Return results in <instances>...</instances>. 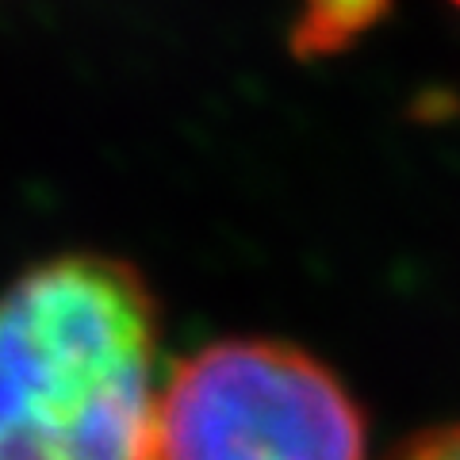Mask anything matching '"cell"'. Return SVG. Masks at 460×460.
<instances>
[{
  "instance_id": "6da1fadb",
  "label": "cell",
  "mask_w": 460,
  "mask_h": 460,
  "mask_svg": "<svg viewBox=\"0 0 460 460\" xmlns=\"http://www.w3.org/2000/svg\"><path fill=\"white\" fill-rule=\"evenodd\" d=\"M165 314L127 257L74 250L0 284V460H157Z\"/></svg>"
},
{
  "instance_id": "7a4b0ae2",
  "label": "cell",
  "mask_w": 460,
  "mask_h": 460,
  "mask_svg": "<svg viewBox=\"0 0 460 460\" xmlns=\"http://www.w3.org/2000/svg\"><path fill=\"white\" fill-rule=\"evenodd\" d=\"M157 460H368V419L304 345L219 338L169 368Z\"/></svg>"
},
{
  "instance_id": "3957f363",
  "label": "cell",
  "mask_w": 460,
  "mask_h": 460,
  "mask_svg": "<svg viewBox=\"0 0 460 460\" xmlns=\"http://www.w3.org/2000/svg\"><path fill=\"white\" fill-rule=\"evenodd\" d=\"M387 0H299L296 31L311 50H338L357 31L376 23Z\"/></svg>"
},
{
  "instance_id": "277c9868",
  "label": "cell",
  "mask_w": 460,
  "mask_h": 460,
  "mask_svg": "<svg viewBox=\"0 0 460 460\" xmlns=\"http://www.w3.org/2000/svg\"><path fill=\"white\" fill-rule=\"evenodd\" d=\"M387 460H460V419L407 438Z\"/></svg>"
},
{
  "instance_id": "5b68a950",
  "label": "cell",
  "mask_w": 460,
  "mask_h": 460,
  "mask_svg": "<svg viewBox=\"0 0 460 460\" xmlns=\"http://www.w3.org/2000/svg\"><path fill=\"white\" fill-rule=\"evenodd\" d=\"M453 4H456V8H460V0H453Z\"/></svg>"
}]
</instances>
